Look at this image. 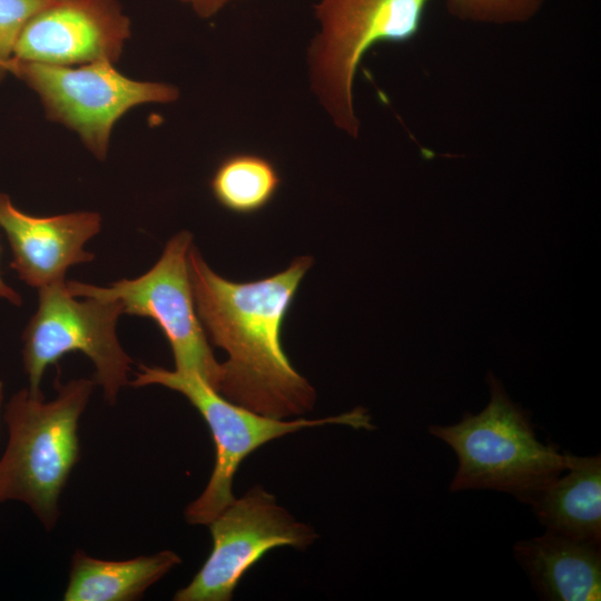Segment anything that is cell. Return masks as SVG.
Returning <instances> with one entry per match:
<instances>
[{"label":"cell","instance_id":"30bf717a","mask_svg":"<svg viewBox=\"0 0 601 601\" xmlns=\"http://www.w3.org/2000/svg\"><path fill=\"white\" fill-rule=\"evenodd\" d=\"M130 20L117 0H45L22 27L12 58L58 66L117 62Z\"/></svg>","mask_w":601,"mask_h":601},{"label":"cell","instance_id":"52a82bcc","mask_svg":"<svg viewBox=\"0 0 601 601\" xmlns=\"http://www.w3.org/2000/svg\"><path fill=\"white\" fill-rule=\"evenodd\" d=\"M7 70L38 93L48 119L76 131L100 160L114 125L129 109L178 98L174 86L130 79L106 60L71 68L12 58Z\"/></svg>","mask_w":601,"mask_h":601},{"label":"cell","instance_id":"7c38bea8","mask_svg":"<svg viewBox=\"0 0 601 601\" xmlns=\"http://www.w3.org/2000/svg\"><path fill=\"white\" fill-rule=\"evenodd\" d=\"M514 556L538 594L550 601L601 599L600 545L548 531L514 544Z\"/></svg>","mask_w":601,"mask_h":601},{"label":"cell","instance_id":"ba28073f","mask_svg":"<svg viewBox=\"0 0 601 601\" xmlns=\"http://www.w3.org/2000/svg\"><path fill=\"white\" fill-rule=\"evenodd\" d=\"M193 235L181 230L171 237L158 262L134 279H120L109 287L66 280L76 297L117 300L124 314L151 318L166 336L176 371L199 376L217 391L220 380L218 363L196 313L187 255Z\"/></svg>","mask_w":601,"mask_h":601},{"label":"cell","instance_id":"2e32d148","mask_svg":"<svg viewBox=\"0 0 601 601\" xmlns=\"http://www.w3.org/2000/svg\"><path fill=\"white\" fill-rule=\"evenodd\" d=\"M546 0H446L449 11L465 21L487 24L526 22Z\"/></svg>","mask_w":601,"mask_h":601},{"label":"cell","instance_id":"5b68a950","mask_svg":"<svg viewBox=\"0 0 601 601\" xmlns=\"http://www.w3.org/2000/svg\"><path fill=\"white\" fill-rule=\"evenodd\" d=\"M430 1L321 0L316 4L322 29L309 51L313 87L337 127L352 137L359 129L353 85L363 57L378 43L414 38Z\"/></svg>","mask_w":601,"mask_h":601},{"label":"cell","instance_id":"9c48e42d","mask_svg":"<svg viewBox=\"0 0 601 601\" xmlns=\"http://www.w3.org/2000/svg\"><path fill=\"white\" fill-rule=\"evenodd\" d=\"M207 526L213 548L176 601H229L244 574L270 550L307 549L316 531L298 521L260 485L235 499Z\"/></svg>","mask_w":601,"mask_h":601},{"label":"cell","instance_id":"6da1fadb","mask_svg":"<svg viewBox=\"0 0 601 601\" xmlns=\"http://www.w3.org/2000/svg\"><path fill=\"white\" fill-rule=\"evenodd\" d=\"M187 263L198 318L210 342L228 355L220 364L217 392L269 417H297L312 411L316 391L293 367L280 339L312 257L299 256L283 272L245 283L216 274L194 245Z\"/></svg>","mask_w":601,"mask_h":601},{"label":"cell","instance_id":"9a60e30c","mask_svg":"<svg viewBox=\"0 0 601 601\" xmlns=\"http://www.w3.org/2000/svg\"><path fill=\"white\" fill-rule=\"evenodd\" d=\"M279 186L280 177L274 164L255 154L227 156L210 179V189L218 204L240 215L263 209Z\"/></svg>","mask_w":601,"mask_h":601},{"label":"cell","instance_id":"8992f818","mask_svg":"<svg viewBox=\"0 0 601 601\" xmlns=\"http://www.w3.org/2000/svg\"><path fill=\"white\" fill-rule=\"evenodd\" d=\"M124 314L117 300L83 297L78 300L61 284L38 289V308L22 333V363L28 376V390L43 396L41 381L45 370L67 353L81 352L95 365V383L100 385L109 404L117 400L121 387L129 384L132 359L121 347L116 324Z\"/></svg>","mask_w":601,"mask_h":601},{"label":"cell","instance_id":"8fae6325","mask_svg":"<svg viewBox=\"0 0 601 601\" xmlns=\"http://www.w3.org/2000/svg\"><path fill=\"white\" fill-rule=\"evenodd\" d=\"M0 227L12 253L10 267L39 289L65 283L70 267L93 260L85 245L100 231L101 217L95 211L37 217L21 211L0 193Z\"/></svg>","mask_w":601,"mask_h":601},{"label":"cell","instance_id":"ffe728a7","mask_svg":"<svg viewBox=\"0 0 601 601\" xmlns=\"http://www.w3.org/2000/svg\"><path fill=\"white\" fill-rule=\"evenodd\" d=\"M2 404H3V383L0 381V415H1Z\"/></svg>","mask_w":601,"mask_h":601},{"label":"cell","instance_id":"4fadbf2b","mask_svg":"<svg viewBox=\"0 0 601 601\" xmlns=\"http://www.w3.org/2000/svg\"><path fill=\"white\" fill-rule=\"evenodd\" d=\"M566 471L539 490L526 504L548 531L600 545L601 456L570 453Z\"/></svg>","mask_w":601,"mask_h":601},{"label":"cell","instance_id":"ac0fdd59","mask_svg":"<svg viewBox=\"0 0 601 601\" xmlns=\"http://www.w3.org/2000/svg\"><path fill=\"white\" fill-rule=\"evenodd\" d=\"M189 4L200 18H209L218 13L226 4L234 0H179Z\"/></svg>","mask_w":601,"mask_h":601},{"label":"cell","instance_id":"d6986e66","mask_svg":"<svg viewBox=\"0 0 601 601\" xmlns=\"http://www.w3.org/2000/svg\"><path fill=\"white\" fill-rule=\"evenodd\" d=\"M0 299H6L9 303L17 306L21 305L22 303L21 296L12 287L6 284L1 275H0Z\"/></svg>","mask_w":601,"mask_h":601},{"label":"cell","instance_id":"3957f363","mask_svg":"<svg viewBox=\"0 0 601 601\" xmlns=\"http://www.w3.org/2000/svg\"><path fill=\"white\" fill-rule=\"evenodd\" d=\"M486 382L490 401L479 414L465 413L453 425H431L428 433L457 456L451 492L495 490L528 503L566 471L570 453L538 439L530 412L510 398L492 372Z\"/></svg>","mask_w":601,"mask_h":601},{"label":"cell","instance_id":"e0dca14e","mask_svg":"<svg viewBox=\"0 0 601 601\" xmlns=\"http://www.w3.org/2000/svg\"><path fill=\"white\" fill-rule=\"evenodd\" d=\"M45 0H0V80L8 73L17 38Z\"/></svg>","mask_w":601,"mask_h":601},{"label":"cell","instance_id":"277c9868","mask_svg":"<svg viewBox=\"0 0 601 601\" xmlns=\"http://www.w3.org/2000/svg\"><path fill=\"white\" fill-rule=\"evenodd\" d=\"M131 386L161 385L183 394L200 413L215 444V465L201 494L185 509V520L193 525H208L235 496L234 475L243 461L266 443L297 431L327 424L355 430L375 428L368 411L355 407L338 415L287 420L262 415L219 394L199 376L162 367L140 365Z\"/></svg>","mask_w":601,"mask_h":601},{"label":"cell","instance_id":"7a4b0ae2","mask_svg":"<svg viewBox=\"0 0 601 601\" xmlns=\"http://www.w3.org/2000/svg\"><path fill=\"white\" fill-rule=\"evenodd\" d=\"M57 396L45 401L28 388L18 391L4 407L7 447L0 457V502L27 504L50 530L59 518V499L79 460L78 423L93 380L66 384L56 380Z\"/></svg>","mask_w":601,"mask_h":601},{"label":"cell","instance_id":"5bb4252c","mask_svg":"<svg viewBox=\"0 0 601 601\" xmlns=\"http://www.w3.org/2000/svg\"><path fill=\"white\" fill-rule=\"evenodd\" d=\"M181 563L171 550L128 560H101L82 551L71 558L65 601H132Z\"/></svg>","mask_w":601,"mask_h":601}]
</instances>
